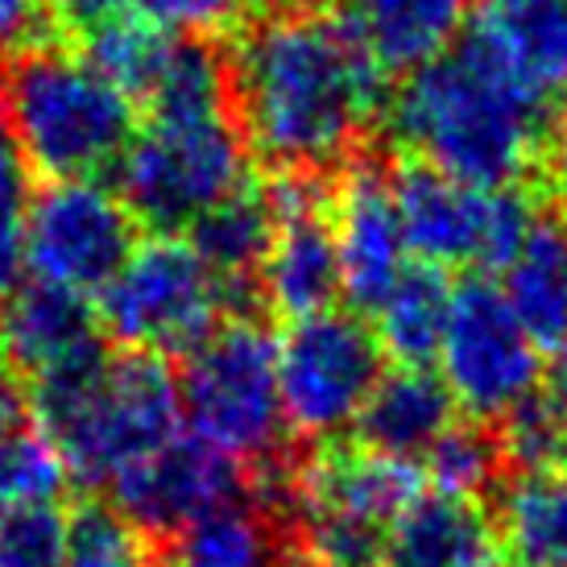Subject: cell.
Returning <instances> with one entry per match:
<instances>
[{
	"instance_id": "cell-13",
	"label": "cell",
	"mask_w": 567,
	"mask_h": 567,
	"mask_svg": "<svg viewBox=\"0 0 567 567\" xmlns=\"http://www.w3.org/2000/svg\"><path fill=\"white\" fill-rule=\"evenodd\" d=\"M274 237L257 282L266 302L286 319L336 307L344 295L340 252L331 233V199L311 174H282L274 187Z\"/></svg>"
},
{
	"instance_id": "cell-34",
	"label": "cell",
	"mask_w": 567,
	"mask_h": 567,
	"mask_svg": "<svg viewBox=\"0 0 567 567\" xmlns=\"http://www.w3.org/2000/svg\"><path fill=\"white\" fill-rule=\"evenodd\" d=\"M21 207H0V302L9 299L25 269V233H21Z\"/></svg>"
},
{
	"instance_id": "cell-29",
	"label": "cell",
	"mask_w": 567,
	"mask_h": 567,
	"mask_svg": "<svg viewBox=\"0 0 567 567\" xmlns=\"http://www.w3.org/2000/svg\"><path fill=\"white\" fill-rule=\"evenodd\" d=\"M66 481L71 476H66L63 456L38 431V423H25L0 447V514L25 509V505H54Z\"/></svg>"
},
{
	"instance_id": "cell-12",
	"label": "cell",
	"mask_w": 567,
	"mask_h": 567,
	"mask_svg": "<svg viewBox=\"0 0 567 567\" xmlns=\"http://www.w3.org/2000/svg\"><path fill=\"white\" fill-rule=\"evenodd\" d=\"M25 269L80 295H100L137 249V216L100 178H59L25 195Z\"/></svg>"
},
{
	"instance_id": "cell-41",
	"label": "cell",
	"mask_w": 567,
	"mask_h": 567,
	"mask_svg": "<svg viewBox=\"0 0 567 567\" xmlns=\"http://www.w3.org/2000/svg\"><path fill=\"white\" fill-rule=\"evenodd\" d=\"M63 4H71V0H63Z\"/></svg>"
},
{
	"instance_id": "cell-31",
	"label": "cell",
	"mask_w": 567,
	"mask_h": 567,
	"mask_svg": "<svg viewBox=\"0 0 567 567\" xmlns=\"http://www.w3.org/2000/svg\"><path fill=\"white\" fill-rule=\"evenodd\" d=\"M66 514L59 505H25L0 514V567H59L66 547Z\"/></svg>"
},
{
	"instance_id": "cell-39",
	"label": "cell",
	"mask_w": 567,
	"mask_h": 567,
	"mask_svg": "<svg viewBox=\"0 0 567 567\" xmlns=\"http://www.w3.org/2000/svg\"><path fill=\"white\" fill-rule=\"evenodd\" d=\"M286 567H316L311 559H295V564H286Z\"/></svg>"
},
{
	"instance_id": "cell-27",
	"label": "cell",
	"mask_w": 567,
	"mask_h": 567,
	"mask_svg": "<svg viewBox=\"0 0 567 567\" xmlns=\"http://www.w3.org/2000/svg\"><path fill=\"white\" fill-rule=\"evenodd\" d=\"M497 447L502 460H509L518 473L567 468V398L555 394L551 385L535 390L502 419Z\"/></svg>"
},
{
	"instance_id": "cell-8",
	"label": "cell",
	"mask_w": 567,
	"mask_h": 567,
	"mask_svg": "<svg viewBox=\"0 0 567 567\" xmlns=\"http://www.w3.org/2000/svg\"><path fill=\"white\" fill-rule=\"evenodd\" d=\"M423 493L419 464L373 447H331L295 468L290 509L299 514L302 559L316 567H385L398 514Z\"/></svg>"
},
{
	"instance_id": "cell-19",
	"label": "cell",
	"mask_w": 567,
	"mask_h": 567,
	"mask_svg": "<svg viewBox=\"0 0 567 567\" xmlns=\"http://www.w3.org/2000/svg\"><path fill=\"white\" fill-rule=\"evenodd\" d=\"M328 9L385 75H410L435 63L468 25V0H331Z\"/></svg>"
},
{
	"instance_id": "cell-15",
	"label": "cell",
	"mask_w": 567,
	"mask_h": 567,
	"mask_svg": "<svg viewBox=\"0 0 567 567\" xmlns=\"http://www.w3.org/2000/svg\"><path fill=\"white\" fill-rule=\"evenodd\" d=\"M331 199V233L340 252V282L352 307L373 311L378 299L410 269L406 228L398 216L394 178L378 166H352Z\"/></svg>"
},
{
	"instance_id": "cell-36",
	"label": "cell",
	"mask_w": 567,
	"mask_h": 567,
	"mask_svg": "<svg viewBox=\"0 0 567 567\" xmlns=\"http://www.w3.org/2000/svg\"><path fill=\"white\" fill-rule=\"evenodd\" d=\"M25 426V385L0 357V447Z\"/></svg>"
},
{
	"instance_id": "cell-32",
	"label": "cell",
	"mask_w": 567,
	"mask_h": 567,
	"mask_svg": "<svg viewBox=\"0 0 567 567\" xmlns=\"http://www.w3.org/2000/svg\"><path fill=\"white\" fill-rule=\"evenodd\" d=\"M252 9L257 0H133V13L158 21L162 30L178 38H204V42L252 21Z\"/></svg>"
},
{
	"instance_id": "cell-7",
	"label": "cell",
	"mask_w": 567,
	"mask_h": 567,
	"mask_svg": "<svg viewBox=\"0 0 567 567\" xmlns=\"http://www.w3.org/2000/svg\"><path fill=\"white\" fill-rule=\"evenodd\" d=\"M178 402L190 435L237 464L257 468L278 460L286 435L278 340L257 319H224L183 357Z\"/></svg>"
},
{
	"instance_id": "cell-6",
	"label": "cell",
	"mask_w": 567,
	"mask_h": 567,
	"mask_svg": "<svg viewBox=\"0 0 567 567\" xmlns=\"http://www.w3.org/2000/svg\"><path fill=\"white\" fill-rule=\"evenodd\" d=\"M240 295L245 290L207 266L190 240L162 233L137 240L125 266L95 295V316L125 352L166 361L204 344L233 316Z\"/></svg>"
},
{
	"instance_id": "cell-1",
	"label": "cell",
	"mask_w": 567,
	"mask_h": 567,
	"mask_svg": "<svg viewBox=\"0 0 567 567\" xmlns=\"http://www.w3.org/2000/svg\"><path fill=\"white\" fill-rule=\"evenodd\" d=\"M245 145L282 174L348 162L385 116V71L340 17L286 4L245 21L228 54Z\"/></svg>"
},
{
	"instance_id": "cell-16",
	"label": "cell",
	"mask_w": 567,
	"mask_h": 567,
	"mask_svg": "<svg viewBox=\"0 0 567 567\" xmlns=\"http://www.w3.org/2000/svg\"><path fill=\"white\" fill-rule=\"evenodd\" d=\"M100 336L104 328L95 316V299L80 290L30 278L17 282L13 295L0 302V357L30 385L95 361L104 352Z\"/></svg>"
},
{
	"instance_id": "cell-35",
	"label": "cell",
	"mask_w": 567,
	"mask_h": 567,
	"mask_svg": "<svg viewBox=\"0 0 567 567\" xmlns=\"http://www.w3.org/2000/svg\"><path fill=\"white\" fill-rule=\"evenodd\" d=\"M47 0H0V50H25L42 30Z\"/></svg>"
},
{
	"instance_id": "cell-23",
	"label": "cell",
	"mask_w": 567,
	"mask_h": 567,
	"mask_svg": "<svg viewBox=\"0 0 567 567\" xmlns=\"http://www.w3.org/2000/svg\"><path fill=\"white\" fill-rule=\"evenodd\" d=\"M452 311V282L443 269L410 261V269L378 299L373 331L381 340V352L398 364H431L440 352L443 328Z\"/></svg>"
},
{
	"instance_id": "cell-9",
	"label": "cell",
	"mask_w": 567,
	"mask_h": 567,
	"mask_svg": "<svg viewBox=\"0 0 567 567\" xmlns=\"http://www.w3.org/2000/svg\"><path fill=\"white\" fill-rule=\"evenodd\" d=\"M385 373V352L373 323L357 311L328 307L290 319L278 340L286 431L299 440H336L361 423V410Z\"/></svg>"
},
{
	"instance_id": "cell-28",
	"label": "cell",
	"mask_w": 567,
	"mask_h": 567,
	"mask_svg": "<svg viewBox=\"0 0 567 567\" xmlns=\"http://www.w3.org/2000/svg\"><path fill=\"white\" fill-rule=\"evenodd\" d=\"M59 567H154V547L116 505H87L66 522Z\"/></svg>"
},
{
	"instance_id": "cell-22",
	"label": "cell",
	"mask_w": 567,
	"mask_h": 567,
	"mask_svg": "<svg viewBox=\"0 0 567 567\" xmlns=\"http://www.w3.org/2000/svg\"><path fill=\"white\" fill-rule=\"evenodd\" d=\"M282 535L274 514L252 497L212 509L190 526L174 530L166 567H286Z\"/></svg>"
},
{
	"instance_id": "cell-21",
	"label": "cell",
	"mask_w": 567,
	"mask_h": 567,
	"mask_svg": "<svg viewBox=\"0 0 567 567\" xmlns=\"http://www.w3.org/2000/svg\"><path fill=\"white\" fill-rule=\"evenodd\" d=\"M502 295L538 348L567 344V224L543 220L502 266Z\"/></svg>"
},
{
	"instance_id": "cell-25",
	"label": "cell",
	"mask_w": 567,
	"mask_h": 567,
	"mask_svg": "<svg viewBox=\"0 0 567 567\" xmlns=\"http://www.w3.org/2000/svg\"><path fill=\"white\" fill-rule=\"evenodd\" d=\"M497 530L530 567H567V468L518 473L502 493Z\"/></svg>"
},
{
	"instance_id": "cell-26",
	"label": "cell",
	"mask_w": 567,
	"mask_h": 567,
	"mask_svg": "<svg viewBox=\"0 0 567 567\" xmlns=\"http://www.w3.org/2000/svg\"><path fill=\"white\" fill-rule=\"evenodd\" d=\"M174 42H178V33L162 30L158 21L125 9V13H109L87 21V30H83V59L109 83H116L128 100H145L150 87L158 83Z\"/></svg>"
},
{
	"instance_id": "cell-33",
	"label": "cell",
	"mask_w": 567,
	"mask_h": 567,
	"mask_svg": "<svg viewBox=\"0 0 567 567\" xmlns=\"http://www.w3.org/2000/svg\"><path fill=\"white\" fill-rule=\"evenodd\" d=\"M25 204V162L17 154L13 125H9V100H4V75H0V207Z\"/></svg>"
},
{
	"instance_id": "cell-2",
	"label": "cell",
	"mask_w": 567,
	"mask_h": 567,
	"mask_svg": "<svg viewBox=\"0 0 567 567\" xmlns=\"http://www.w3.org/2000/svg\"><path fill=\"white\" fill-rule=\"evenodd\" d=\"M394 142L410 162L476 187H518L551 145V104H543L468 42L410 71L385 104Z\"/></svg>"
},
{
	"instance_id": "cell-18",
	"label": "cell",
	"mask_w": 567,
	"mask_h": 567,
	"mask_svg": "<svg viewBox=\"0 0 567 567\" xmlns=\"http://www.w3.org/2000/svg\"><path fill=\"white\" fill-rule=\"evenodd\" d=\"M385 567H502V530L481 497L419 493L385 538Z\"/></svg>"
},
{
	"instance_id": "cell-5",
	"label": "cell",
	"mask_w": 567,
	"mask_h": 567,
	"mask_svg": "<svg viewBox=\"0 0 567 567\" xmlns=\"http://www.w3.org/2000/svg\"><path fill=\"white\" fill-rule=\"evenodd\" d=\"M245 162L249 145L233 104L150 112L116 162V190L137 224L187 233L207 207L249 183Z\"/></svg>"
},
{
	"instance_id": "cell-10",
	"label": "cell",
	"mask_w": 567,
	"mask_h": 567,
	"mask_svg": "<svg viewBox=\"0 0 567 567\" xmlns=\"http://www.w3.org/2000/svg\"><path fill=\"white\" fill-rule=\"evenodd\" d=\"M394 178L410 257L435 269H502L538 212L522 187H476L410 162Z\"/></svg>"
},
{
	"instance_id": "cell-37",
	"label": "cell",
	"mask_w": 567,
	"mask_h": 567,
	"mask_svg": "<svg viewBox=\"0 0 567 567\" xmlns=\"http://www.w3.org/2000/svg\"><path fill=\"white\" fill-rule=\"evenodd\" d=\"M547 158H551L555 183L567 190V109L559 112V121L551 125V145H547Z\"/></svg>"
},
{
	"instance_id": "cell-40",
	"label": "cell",
	"mask_w": 567,
	"mask_h": 567,
	"mask_svg": "<svg viewBox=\"0 0 567 567\" xmlns=\"http://www.w3.org/2000/svg\"><path fill=\"white\" fill-rule=\"evenodd\" d=\"M502 567H530V564H522V559H509V564H502Z\"/></svg>"
},
{
	"instance_id": "cell-11",
	"label": "cell",
	"mask_w": 567,
	"mask_h": 567,
	"mask_svg": "<svg viewBox=\"0 0 567 567\" xmlns=\"http://www.w3.org/2000/svg\"><path fill=\"white\" fill-rule=\"evenodd\" d=\"M435 361L456 410L473 414L476 423H502L543 381V348L509 311L502 286L481 274L452 286V311Z\"/></svg>"
},
{
	"instance_id": "cell-30",
	"label": "cell",
	"mask_w": 567,
	"mask_h": 567,
	"mask_svg": "<svg viewBox=\"0 0 567 567\" xmlns=\"http://www.w3.org/2000/svg\"><path fill=\"white\" fill-rule=\"evenodd\" d=\"M419 464L431 476V488L452 497H481L497 481L502 447H497V435L481 431L476 423H452Z\"/></svg>"
},
{
	"instance_id": "cell-14",
	"label": "cell",
	"mask_w": 567,
	"mask_h": 567,
	"mask_svg": "<svg viewBox=\"0 0 567 567\" xmlns=\"http://www.w3.org/2000/svg\"><path fill=\"white\" fill-rule=\"evenodd\" d=\"M237 497H245V464L195 435H174L112 485V505L145 535H174Z\"/></svg>"
},
{
	"instance_id": "cell-4",
	"label": "cell",
	"mask_w": 567,
	"mask_h": 567,
	"mask_svg": "<svg viewBox=\"0 0 567 567\" xmlns=\"http://www.w3.org/2000/svg\"><path fill=\"white\" fill-rule=\"evenodd\" d=\"M9 125L25 171L47 183L100 178L137 133L133 100L95 71L83 50L25 47L4 75Z\"/></svg>"
},
{
	"instance_id": "cell-17",
	"label": "cell",
	"mask_w": 567,
	"mask_h": 567,
	"mask_svg": "<svg viewBox=\"0 0 567 567\" xmlns=\"http://www.w3.org/2000/svg\"><path fill=\"white\" fill-rule=\"evenodd\" d=\"M460 42L551 109L567 95V0H488Z\"/></svg>"
},
{
	"instance_id": "cell-20",
	"label": "cell",
	"mask_w": 567,
	"mask_h": 567,
	"mask_svg": "<svg viewBox=\"0 0 567 567\" xmlns=\"http://www.w3.org/2000/svg\"><path fill=\"white\" fill-rule=\"evenodd\" d=\"M452 423L456 402L440 373H431V364H394L364 402L357 435L373 452L419 464Z\"/></svg>"
},
{
	"instance_id": "cell-38",
	"label": "cell",
	"mask_w": 567,
	"mask_h": 567,
	"mask_svg": "<svg viewBox=\"0 0 567 567\" xmlns=\"http://www.w3.org/2000/svg\"><path fill=\"white\" fill-rule=\"evenodd\" d=\"M551 390L559 398H567V344L555 348V364H551Z\"/></svg>"
},
{
	"instance_id": "cell-24",
	"label": "cell",
	"mask_w": 567,
	"mask_h": 567,
	"mask_svg": "<svg viewBox=\"0 0 567 567\" xmlns=\"http://www.w3.org/2000/svg\"><path fill=\"white\" fill-rule=\"evenodd\" d=\"M187 233V240L207 266L233 286L249 290V278L261 269L269 237H274V195H269V187L240 183L233 195H224L216 207H207Z\"/></svg>"
},
{
	"instance_id": "cell-3",
	"label": "cell",
	"mask_w": 567,
	"mask_h": 567,
	"mask_svg": "<svg viewBox=\"0 0 567 567\" xmlns=\"http://www.w3.org/2000/svg\"><path fill=\"white\" fill-rule=\"evenodd\" d=\"M30 390L38 431L80 485L112 488L137 460L183 435L178 378L158 357L100 352L95 361Z\"/></svg>"
}]
</instances>
